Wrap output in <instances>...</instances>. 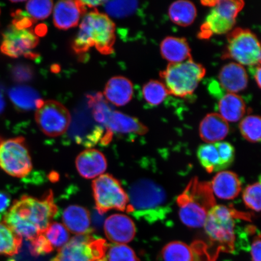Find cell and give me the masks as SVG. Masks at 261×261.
Wrapping results in <instances>:
<instances>
[{
	"label": "cell",
	"mask_w": 261,
	"mask_h": 261,
	"mask_svg": "<svg viewBox=\"0 0 261 261\" xmlns=\"http://www.w3.org/2000/svg\"><path fill=\"white\" fill-rule=\"evenodd\" d=\"M58 212L53 192L48 191L40 198L22 196L6 212L3 221L18 236L30 241L46 229Z\"/></svg>",
	"instance_id": "obj_1"
},
{
	"label": "cell",
	"mask_w": 261,
	"mask_h": 261,
	"mask_svg": "<svg viewBox=\"0 0 261 261\" xmlns=\"http://www.w3.org/2000/svg\"><path fill=\"white\" fill-rule=\"evenodd\" d=\"M127 213L137 219L154 223L165 220L171 207L165 189L152 179H139L128 189Z\"/></svg>",
	"instance_id": "obj_2"
},
{
	"label": "cell",
	"mask_w": 261,
	"mask_h": 261,
	"mask_svg": "<svg viewBox=\"0 0 261 261\" xmlns=\"http://www.w3.org/2000/svg\"><path fill=\"white\" fill-rule=\"evenodd\" d=\"M116 25L107 15L94 11L84 16L73 48L77 54L86 53L95 47L100 54L113 51L116 41Z\"/></svg>",
	"instance_id": "obj_3"
},
{
	"label": "cell",
	"mask_w": 261,
	"mask_h": 261,
	"mask_svg": "<svg viewBox=\"0 0 261 261\" xmlns=\"http://www.w3.org/2000/svg\"><path fill=\"white\" fill-rule=\"evenodd\" d=\"M179 217L191 228L204 226L208 212L216 205L210 182L192 178L177 198Z\"/></svg>",
	"instance_id": "obj_4"
},
{
	"label": "cell",
	"mask_w": 261,
	"mask_h": 261,
	"mask_svg": "<svg viewBox=\"0 0 261 261\" xmlns=\"http://www.w3.org/2000/svg\"><path fill=\"white\" fill-rule=\"evenodd\" d=\"M239 218L248 220L250 217L233 208L215 205L208 212L204 224L211 242L225 252H233L237 239L234 220Z\"/></svg>",
	"instance_id": "obj_5"
},
{
	"label": "cell",
	"mask_w": 261,
	"mask_h": 261,
	"mask_svg": "<svg viewBox=\"0 0 261 261\" xmlns=\"http://www.w3.org/2000/svg\"><path fill=\"white\" fill-rule=\"evenodd\" d=\"M205 73L203 65L191 59L182 63L169 64L160 76L169 94L185 97L194 93Z\"/></svg>",
	"instance_id": "obj_6"
},
{
	"label": "cell",
	"mask_w": 261,
	"mask_h": 261,
	"mask_svg": "<svg viewBox=\"0 0 261 261\" xmlns=\"http://www.w3.org/2000/svg\"><path fill=\"white\" fill-rule=\"evenodd\" d=\"M108 244L92 233L74 237L59 249L51 261H107Z\"/></svg>",
	"instance_id": "obj_7"
},
{
	"label": "cell",
	"mask_w": 261,
	"mask_h": 261,
	"mask_svg": "<svg viewBox=\"0 0 261 261\" xmlns=\"http://www.w3.org/2000/svg\"><path fill=\"white\" fill-rule=\"evenodd\" d=\"M245 3L241 0L214 1L210 14L201 25L198 37L208 39L214 35L228 34L236 24V18Z\"/></svg>",
	"instance_id": "obj_8"
},
{
	"label": "cell",
	"mask_w": 261,
	"mask_h": 261,
	"mask_svg": "<svg viewBox=\"0 0 261 261\" xmlns=\"http://www.w3.org/2000/svg\"><path fill=\"white\" fill-rule=\"evenodd\" d=\"M260 58L259 41L253 32L238 28L228 33L223 59H231L243 66L254 67L260 65Z\"/></svg>",
	"instance_id": "obj_9"
},
{
	"label": "cell",
	"mask_w": 261,
	"mask_h": 261,
	"mask_svg": "<svg viewBox=\"0 0 261 261\" xmlns=\"http://www.w3.org/2000/svg\"><path fill=\"white\" fill-rule=\"evenodd\" d=\"M0 168L17 178H23L32 171V159L23 138H0Z\"/></svg>",
	"instance_id": "obj_10"
},
{
	"label": "cell",
	"mask_w": 261,
	"mask_h": 261,
	"mask_svg": "<svg viewBox=\"0 0 261 261\" xmlns=\"http://www.w3.org/2000/svg\"><path fill=\"white\" fill-rule=\"evenodd\" d=\"M96 210L100 214L110 210L126 212L128 207V194L118 179L110 174L101 175L92 182Z\"/></svg>",
	"instance_id": "obj_11"
},
{
	"label": "cell",
	"mask_w": 261,
	"mask_h": 261,
	"mask_svg": "<svg viewBox=\"0 0 261 261\" xmlns=\"http://www.w3.org/2000/svg\"><path fill=\"white\" fill-rule=\"evenodd\" d=\"M35 117L39 128L51 138L63 135L71 122L70 114L66 108L51 100L43 101L36 111Z\"/></svg>",
	"instance_id": "obj_12"
},
{
	"label": "cell",
	"mask_w": 261,
	"mask_h": 261,
	"mask_svg": "<svg viewBox=\"0 0 261 261\" xmlns=\"http://www.w3.org/2000/svg\"><path fill=\"white\" fill-rule=\"evenodd\" d=\"M38 43L39 38L32 29L17 28L12 24L3 34L1 51L11 58H34L32 50Z\"/></svg>",
	"instance_id": "obj_13"
},
{
	"label": "cell",
	"mask_w": 261,
	"mask_h": 261,
	"mask_svg": "<svg viewBox=\"0 0 261 261\" xmlns=\"http://www.w3.org/2000/svg\"><path fill=\"white\" fill-rule=\"evenodd\" d=\"M102 126H105L107 132L104 135L101 144L107 145L112 141L114 133L135 134L144 135L148 132V128L136 117L112 111L106 117Z\"/></svg>",
	"instance_id": "obj_14"
},
{
	"label": "cell",
	"mask_w": 261,
	"mask_h": 261,
	"mask_svg": "<svg viewBox=\"0 0 261 261\" xmlns=\"http://www.w3.org/2000/svg\"><path fill=\"white\" fill-rule=\"evenodd\" d=\"M104 231L108 239L112 242L125 244L135 238L136 228L134 221L126 215L114 214L106 220Z\"/></svg>",
	"instance_id": "obj_15"
},
{
	"label": "cell",
	"mask_w": 261,
	"mask_h": 261,
	"mask_svg": "<svg viewBox=\"0 0 261 261\" xmlns=\"http://www.w3.org/2000/svg\"><path fill=\"white\" fill-rule=\"evenodd\" d=\"M86 12V6L81 1L58 2L54 8V25L61 30L76 27Z\"/></svg>",
	"instance_id": "obj_16"
},
{
	"label": "cell",
	"mask_w": 261,
	"mask_h": 261,
	"mask_svg": "<svg viewBox=\"0 0 261 261\" xmlns=\"http://www.w3.org/2000/svg\"><path fill=\"white\" fill-rule=\"evenodd\" d=\"M76 166L82 177L93 179L106 171L107 162L102 152L97 149H90L85 150L77 155Z\"/></svg>",
	"instance_id": "obj_17"
},
{
	"label": "cell",
	"mask_w": 261,
	"mask_h": 261,
	"mask_svg": "<svg viewBox=\"0 0 261 261\" xmlns=\"http://www.w3.org/2000/svg\"><path fill=\"white\" fill-rule=\"evenodd\" d=\"M218 80L221 87L228 93L236 94L246 89L249 77L243 65L231 63L222 67Z\"/></svg>",
	"instance_id": "obj_18"
},
{
	"label": "cell",
	"mask_w": 261,
	"mask_h": 261,
	"mask_svg": "<svg viewBox=\"0 0 261 261\" xmlns=\"http://www.w3.org/2000/svg\"><path fill=\"white\" fill-rule=\"evenodd\" d=\"M229 126L219 113L207 114L199 126L200 138L207 143L219 142L226 138Z\"/></svg>",
	"instance_id": "obj_19"
},
{
	"label": "cell",
	"mask_w": 261,
	"mask_h": 261,
	"mask_svg": "<svg viewBox=\"0 0 261 261\" xmlns=\"http://www.w3.org/2000/svg\"><path fill=\"white\" fill-rule=\"evenodd\" d=\"M213 193L222 200H233L240 194L241 181L236 173L221 171L215 175L211 184Z\"/></svg>",
	"instance_id": "obj_20"
},
{
	"label": "cell",
	"mask_w": 261,
	"mask_h": 261,
	"mask_svg": "<svg viewBox=\"0 0 261 261\" xmlns=\"http://www.w3.org/2000/svg\"><path fill=\"white\" fill-rule=\"evenodd\" d=\"M63 221L67 230L71 233L80 234L92 233L90 214L89 211L79 205H70L65 208Z\"/></svg>",
	"instance_id": "obj_21"
},
{
	"label": "cell",
	"mask_w": 261,
	"mask_h": 261,
	"mask_svg": "<svg viewBox=\"0 0 261 261\" xmlns=\"http://www.w3.org/2000/svg\"><path fill=\"white\" fill-rule=\"evenodd\" d=\"M133 85L128 79L123 76H116L108 82L104 95L107 100L117 107L126 105L133 95Z\"/></svg>",
	"instance_id": "obj_22"
},
{
	"label": "cell",
	"mask_w": 261,
	"mask_h": 261,
	"mask_svg": "<svg viewBox=\"0 0 261 261\" xmlns=\"http://www.w3.org/2000/svg\"><path fill=\"white\" fill-rule=\"evenodd\" d=\"M162 56L169 64L182 63L191 60V49L187 39L175 37H168L160 45Z\"/></svg>",
	"instance_id": "obj_23"
},
{
	"label": "cell",
	"mask_w": 261,
	"mask_h": 261,
	"mask_svg": "<svg viewBox=\"0 0 261 261\" xmlns=\"http://www.w3.org/2000/svg\"><path fill=\"white\" fill-rule=\"evenodd\" d=\"M9 96L16 109L22 112L37 110L44 101L38 91L25 86L12 88L9 91Z\"/></svg>",
	"instance_id": "obj_24"
},
{
	"label": "cell",
	"mask_w": 261,
	"mask_h": 261,
	"mask_svg": "<svg viewBox=\"0 0 261 261\" xmlns=\"http://www.w3.org/2000/svg\"><path fill=\"white\" fill-rule=\"evenodd\" d=\"M220 116L226 121L237 122L246 113V106L243 98L234 93H227L218 102Z\"/></svg>",
	"instance_id": "obj_25"
},
{
	"label": "cell",
	"mask_w": 261,
	"mask_h": 261,
	"mask_svg": "<svg viewBox=\"0 0 261 261\" xmlns=\"http://www.w3.org/2000/svg\"><path fill=\"white\" fill-rule=\"evenodd\" d=\"M168 14L174 24L187 27L194 22L197 11L193 3L187 0H179L172 3L169 6Z\"/></svg>",
	"instance_id": "obj_26"
},
{
	"label": "cell",
	"mask_w": 261,
	"mask_h": 261,
	"mask_svg": "<svg viewBox=\"0 0 261 261\" xmlns=\"http://www.w3.org/2000/svg\"><path fill=\"white\" fill-rule=\"evenodd\" d=\"M22 243V238L4 223L0 215V256L16 255L20 251Z\"/></svg>",
	"instance_id": "obj_27"
},
{
	"label": "cell",
	"mask_w": 261,
	"mask_h": 261,
	"mask_svg": "<svg viewBox=\"0 0 261 261\" xmlns=\"http://www.w3.org/2000/svg\"><path fill=\"white\" fill-rule=\"evenodd\" d=\"M197 156L200 164L207 172L223 170L216 143H205L199 146Z\"/></svg>",
	"instance_id": "obj_28"
},
{
	"label": "cell",
	"mask_w": 261,
	"mask_h": 261,
	"mask_svg": "<svg viewBox=\"0 0 261 261\" xmlns=\"http://www.w3.org/2000/svg\"><path fill=\"white\" fill-rule=\"evenodd\" d=\"M163 261H194V249L180 241H173L162 251Z\"/></svg>",
	"instance_id": "obj_29"
},
{
	"label": "cell",
	"mask_w": 261,
	"mask_h": 261,
	"mask_svg": "<svg viewBox=\"0 0 261 261\" xmlns=\"http://www.w3.org/2000/svg\"><path fill=\"white\" fill-rule=\"evenodd\" d=\"M142 93L146 102L152 106L161 104L169 94L164 84L156 80L149 81L145 84Z\"/></svg>",
	"instance_id": "obj_30"
},
{
	"label": "cell",
	"mask_w": 261,
	"mask_h": 261,
	"mask_svg": "<svg viewBox=\"0 0 261 261\" xmlns=\"http://www.w3.org/2000/svg\"><path fill=\"white\" fill-rule=\"evenodd\" d=\"M42 233L54 250L60 249L68 242L70 238L66 227L57 222L51 223Z\"/></svg>",
	"instance_id": "obj_31"
},
{
	"label": "cell",
	"mask_w": 261,
	"mask_h": 261,
	"mask_svg": "<svg viewBox=\"0 0 261 261\" xmlns=\"http://www.w3.org/2000/svg\"><path fill=\"white\" fill-rule=\"evenodd\" d=\"M239 128L241 135L247 141L258 143L261 138V120L259 116H248L241 120Z\"/></svg>",
	"instance_id": "obj_32"
},
{
	"label": "cell",
	"mask_w": 261,
	"mask_h": 261,
	"mask_svg": "<svg viewBox=\"0 0 261 261\" xmlns=\"http://www.w3.org/2000/svg\"><path fill=\"white\" fill-rule=\"evenodd\" d=\"M108 14L114 18L126 17L133 14L138 9L139 2L136 1H106L104 3Z\"/></svg>",
	"instance_id": "obj_33"
},
{
	"label": "cell",
	"mask_w": 261,
	"mask_h": 261,
	"mask_svg": "<svg viewBox=\"0 0 261 261\" xmlns=\"http://www.w3.org/2000/svg\"><path fill=\"white\" fill-rule=\"evenodd\" d=\"M107 257L109 261H139L135 251L125 244H109Z\"/></svg>",
	"instance_id": "obj_34"
},
{
	"label": "cell",
	"mask_w": 261,
	"mask_h": 261,
	"mask_svg": "<svg viewBox=\"0 0 261 261\" xmlns=\"http://www.w3.org/2000/svg\"><path fill=\"white\" fill-rule=\"evenodd\" d=\"M54 2L50 0H33L26 4V10L33 19L42 20L51 14Z\"/></svg>",
	"instance_id": "obj_35"
},
{
	"label": "cell",
	"mask_w": 261,
	"mask_h": 261,
	"mask_svg": "<svg viewBox=\"0 0 261 261\" xmlns=\"http://www.w3.org/2000/svg\"><path fill=\"white\" fill-rule=\"evenodd\" d=\"M243 198L245 205L251 210L259 212L260 210V182L248 185L244 189Z\"/></svg>",
	"instance_id": "obj_36"
},
{
	"label": "cell",
	"mask_w": 261,
	"mask_h": 261,
	"mask_svg": "<svg viewBox=\"0 0 261 261\" xmlns=\"http://www.w3.org/2000/svg\"><path fill=\"white\" fill-rule=\"evenodd\" d=\"M29 242H30L29 245V253L32 256L45 255L54 250L42 233L39 234L37 237Z\"/></svg>",
	"instance_id": "obj_37"
},
{
	"label": "cell",
	"mask_w": 261,
	"mask_h": 261,
	"mask_svg": "<svg viewBox=\"0 0 261 261\" xmlns=\"http://www.w3.org/2000/svg\"><path fill=\"white\" fill-rule=\"evenodd\" d=\"M215 143L220 153L223 169L230 167L232 165L236 156L234 147L230 143L226 142H219Z\"/></svg>",
	"instance_id": "obj_38"
},
{
	"label": "cell",
	"mask_w": 261,
	"mask_h": 261,
	"mask_svg": "<svg viewBox=\"0 0 261 261\" xmlns=\"http://www.w3.org/2000/svg\"><path fill=\"white\" fill-rule=\"evenodd\" d=\"M12 76L16 81L24 82L30 80L33 71L30 67L25 65H18L13 68Z\"/></svg>",
	"instance_id": "obj_39"
},
{
	"label": "cell",
	"mask_w": 261,
	"mask_h": 261,
	"mask_svg": "<svg viewBox=\"0 0 261 261\" xmlns=\"http://www.w3.org/2000/svg\"><path fill=\"white\" fill-rule=\"evenodd\" d=\"M261 241L260 233L254 237L252 246H251V254L252 261H260Z\"/></svg>",
	"instance_id": "obj_40"
},
{
	"label": "cell",
	"mask_w": 261,
	"mask_h": 261,
	"mask_svg": "<svg viewBox=\"0 0 261 261\" xmlns=\"http://www.w3.org/2000/svg\"><path fill=\"white\" fill-rule=\"evenodd\" d=\"M11 205V197L5 192L0 191V215L5 213Z\"/></svg>",
	"instance_id": "obj_41"
},
{
	"label": "cell",
	"mask_w": 261,
	"mask_h": 261,
	"mask_svg": "<svg viewBox=\"0 0 261 261\" xmlns=\"http://www.w3.org/2000/svg\"><path fill=\"white\" fill-rule=\"evenodd\" d=\"M93 223L95 227H100L103 221V214H100L97 211L93 215Z\"/></svg>",
	"instance_id": "obj_42"
},
{
	"label": "cell",
	"mask_w": 261,
	"mask_h": 261,
	"mask_svg": "<svg viewBox=\"0 0 261 261\" xmlns=\"http://www.w3.org/2000/svg\"><path fill=\"white\" fill-rule=\"evenodd\" d=\"M85 6L90 8H94L98 6L103 5L106 1H81Z\"/></svg>",
	"instance_id": "obj_43"
},
{
	"label": "cell",
	"mask_w": 261,
	"mask_h": 261,
	"mask_svg": "<svg viewBox=\"0 0 261 261\" xmlns=\"http://www.w3.org/2000/svg\"><path fill=\"white\" fill-rule=\"evenodd\" d=\"M260 65H258L256 66L255 70H254V77L259 89L260 88Z\"/></svg>",
	"instance_id": "obj_44"
},
{
	"label": "cell",
	"mask_w": 261,
	"mask_h": 261,
	"mask_svg": "<svg viewBox=\"0 0 261 261\" xmlns=\"http://www.w3.org/2000/svg\"><path fill=\"white\" fill-rule=\"evenodd\" d=\"M5 108V101L1 93H0V114L4 111Z\"/></svg>",
	"instance_id": "obj_45"
}]
</instances>
